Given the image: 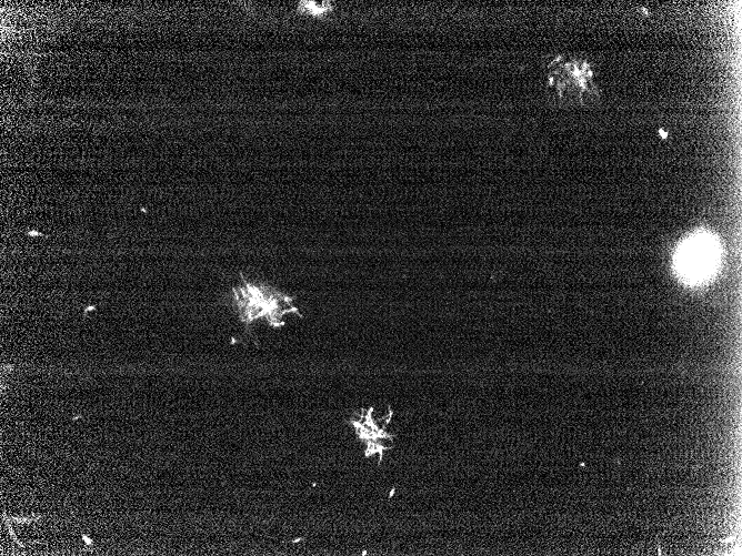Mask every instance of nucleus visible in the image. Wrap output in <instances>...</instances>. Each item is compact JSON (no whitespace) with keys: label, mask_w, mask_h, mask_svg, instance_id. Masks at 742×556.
I'll return each instance as SVG.
<instances>
[{"label":"nucleus","mask_w":742,"mask_h":556,"mask_svg":"<svg viewBox=\"0 0 742 556\" xmlns=\"http://www.w3.org/2000/svg\"><path fill=\"white\" fill-rule=\"evenodd\" d=\"M722 250L715 235L696 231L680 242L673 254V272L686 286L708 284L720 270Z\"/></svg>","instance_id":"1"},{"label":"nucleus","mask_w":742,"mask_h":556,"mask_svg":"<svg viewBox=\"0 0 742 556\" xmlns=\"http://www.w3.org/2000/svg\"><path fill=\"white\" fill-rule=\"evenodd\" d=\"M372 412L373 408H369L368 411L363 410L361 413L354 414L350 419V424L354 427L359 439L365 446V456L377 454L381 461L383 452L391 448L392 435L385 431L387 423L380 426L377 419L373 418Z\"/></svg>","instance_id":"3"},{"label":"nucleus","mask_w":742,"mask_h":556,"mask_svg":"<svg viewBox=\"0 0 742 556\" xmlns=\"http://www.w3.org/2000/svg\"><path fill=\"white\" fill-rule=\"evenodd\" d=\"M233 303L240 321L245 325L264 320L272 327H280L284 325V316L300 315L289 295L270 285L245 280L233 289Z\"/></svg>","instance_id":"2"}]
</instances>
